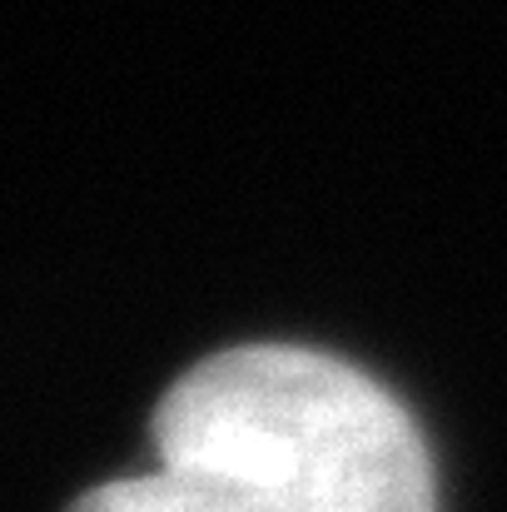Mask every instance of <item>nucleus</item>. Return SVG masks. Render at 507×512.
I'll list each match as a JSON object with an SVG mask.
<instances>
[{
  "mask_svg": "<svg viewBox=\"0 0 507 512\" xmlns=\"http://www.w3.org/2000/svg\"><path fill=\"white\" fill-rule=\"evenodd\" d=\"M155 468L70 512H438L413 413L363 368L299 343L194 363L150 418Z\"/></svg>",
  "mask_w": 507,
  "mask_h": 512,
  "instance_id": "f257e3e1",
  "label": "nucleus"
}]
</instances>
